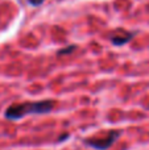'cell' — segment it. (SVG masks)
Segmentation results:
<instances>
[{"label":"cell","mask_w":149,"mask_h":150,"mask_svg":"<svg viewBox=\"0 0 149 150\" xmlns=\"http://www.w3.org/2000/svg\"><path fill=\"white\" fill-rule=\"evenodd\" d=\"M54 107L53 100H41V101H31V103H20L12 104L5 109V117L8 120H20L28 115H44L52 112Z\"/></svg>","instance_id":"obj_1"},{"label":"cell","mask_w":149,"mask_h":150,"mask_svg":"<svg viewBox=\"0 0 149 150\" xmlns=\"http://www.w3.org/2000/svg\"><path fill=\"white\" fill-rule=\"evenodd\" d=\"M121 132L120 130H110L107 134L102 136V137H95V138H86L84 144L87 146L96 150H107L115 144V141L120 137Z\"/></svg>","instance_id":"obj_2"},{"label":"cell","mask_w":149,"mask_h":150,"mask_svg":"<svg viewBox=\"0 0 149 150\" xmlns=\"http://www.w3.org/2000/svg\"><path fill=\"white\" fill-rule=\"evenodd\" d=\"M133 36H135V33H129V32L123 30V29H118V30H115L112 34H110V41L112 42L114 45L121 46V45L131 41V38Z\"/></svg>","instance_id":"obj_3"},{"label":"cell","mask_w":149,"mask_h":150,"mask_svg":"<svg viewBox=\"0 0 149 150\" xmlns=\"http://www.w3.org/2000/svg\"><path fill=\"white\" fill-rule=\"evenodd\" d=\"M44 1L45 0H28V3L32 5H41Z\"/></svg>","instance_id":"obj_4"}]
</instances>
